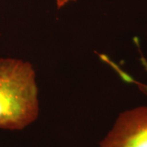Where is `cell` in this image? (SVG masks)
I'll list each match as a JSON object with an SVG mask.
<instances>
[{
  "instance_id": "obj_1",
  "label": "cell",
  "mask_w": 147,
  "mask_h": 147,
  "mask_svg": "<svg viewBox=\"0 0 147 147\" xmlns=\"http://www.w3.org/2000/svg\"><path fill=\"white\" fill-rule=\"evenodd\" d=\"M39 111L36 74L28 61L0 57V129L22 130Z\"/></svg>"
},
{
  "instance_id": "obj_2",
  "label": "cell",
  "mask_w": 147,
  "mask_h": 147,
  "mask_svg": "<svg viewBox=\"0 0 147 147\" xmlns=\"http://www.w3.org/2000/svg\"><path fill=\"white\" fill-rule=\"evenodd\" d=\"M99 147H147V106L120 114Z\"/></svg>"
},
{
  "instance_id": "obj_3",
  "label": "cell",
  "mask_w": 147,
  "mask_h": 147,
  "mask_svg": "<svg viewBox=\"0 0 147 147\" xmlns=\"http://www.w3.org/2000/svg\"><path fill=\"white\" fill-rule=\"evenodd\" d=\"M76 0H56V3L57 6V8H61L65 5H67L68 3H71V2H74Z\"/></svg>"
}]
</instances>
